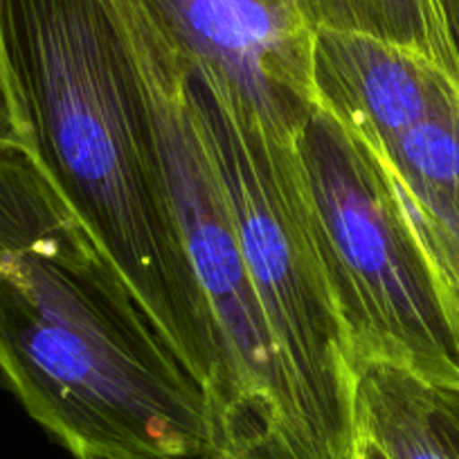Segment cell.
I'll return each instance as SVG.
<instances>
[{"instance_id": "obj_9", "label": "cell", "mask_w": 459, "mask_h": 459, "mask_svg": "<svg viewBox=\"0 0 459 459\" xmlns=\"http://www.w3.org/2000/svg\"><path fill=\"white\" fill-rule=\"evenodd\" d=\"M432 408L437 426L448 444L450 453L459 459V390L457 387L432 385Z\"/></svg>"}, {"instance_id": "obj_7", "label": "cell", "mask_w": 459, "mask_h": 459, "mask_svg": "<svg viewBox=\"0 0 459 459\" xmlns=\"http://www.w3.org/2000/svg\"><path fill=\"white\" fill-rule=\"evenodd\" d=\"M359 437L387 459H455L432 408V385L387 365L356 369Z\"/></svg>"}, {"instance_id": "obj_4", "label": "cell", "mask_w": 459, "mask_h": 459, "mask_svg": "<svg viewBox=\"0 0 459 459\" xmlns=\"http://www.w3.org/2000/svg\"><path fill=\"white\" fill-rule=\"evenodd\" d=\"M122 10L167 198L219 329L221 374L207 399L203 459H304L293 399L198 125L187 64L140 0H122Z\"/></svg>"}, {"instance_id": "obj_3", "label": "cell", "mask_w": 459, "mask_h": 459, "mask_svg": "<svg viewBox=\"0 0 459 459\" xmlns=\"http://www.w3.org/2000/svg\"><path fill=\"white\" fill-rule=\"evenodd\" d=\"M187 70L304 459H359L356 368L317 253L295 143L271 134L219 79L192 64Z\"/></svg>"}, {"instance_id": "obj_11", "label": "cell", "mask_w": 459, "mask_h": 459, "mask_svg": "<svg viewBox=\"0 0 459 459\" xmlns=\"http://www.w3.org/2000/svg\"><path fill=\"white\" fill-rule=\"evenodd\" d=\"M435 5L459 56V0H435Z\"/></svg>"}, {"instance_id": "obj_12", "label": "cell", "mask_w": 459, "mask_h": 459, "mask_svg": "<svg viewBox=\"0 0 459 459\" xmlns=\"http://www.w3.org/2000/svg\"><path fill=\"white\" fill-rule=\"evenodd\" d=\"M359 459H387V457L377 448V446L372 444V441L365 439V437H360L359 439Z\"/></svg>"}, {"instance_id": "obj_1", "label": "cell", "mask_w": 459, "mask_h": 459, "mask_svg": "<svg viewBox=\"0 0 459 459\" xmlns=\"http://www.w3.org/2000/svg\"><path fill=\"white\" fill-rule=\"evenodd\" d=\"M0 377L74 459H203L207 399L23 144H0Z\"/></svg>"}, {"instance_id": "obj_10", "label": "cell", "mask_w": 459, "mask_h": 459, "mask_svg": "<svg viewBox=\"0 0 459 459\" xmlns=\"http://www.w3.org/2000/svg\"><path fill=\"white\" fill-rule=\"evenodd\" d=\"M0 144H23L25 147V131L23 125H21V115L19 108H16L10 77H7L3 43H0Z\"/></svg>"}, {"instance_id": "obj_2", "label": "cell", "mask_w": 459, "mask_h": 459, "mask_svg": "<svg viewBox=\"0 0 459 459\" xmlns=\"http://www.w3.org/2000/svg\"><path fill=\"white\" fill-rule=\"evenodd\" d=\"M25 147L205 390L221 340L174 221L122 0H0Z\"/></svg>"}, {"instance_id": "obj_5", "label": "cell", "mask_w": 459, "mask_h": 459, "mask_svg": "<svg viewBox=\"0 0 459 459\" xmlns=\"http://www.w3.org/2000/svg\"><path fill=\"white\" fill-rule=\"evenodd\" d=\"M295 153L354 368L387 365L459 390V293L383 162L322 106Z\"/></svg>"}, {"instance_id": "obj_6", "label": "cell", "mask_w": 459, "mask_h": 459, "mask_svg": "<svg viewBox=\"0 0 459 459\" xmlns=\"http://www.w3.org/2000/svg\"><path fill=\"white\" fill-rule=\"evenodd\" d=\"M187 64L219 79L268 131L290 140L317 106L313 32L268 0H140Z\"/></svg>"}, {"instance_id": "obj_8", "label": "cell", "mask_w": 459, "mask_h": 459, "mask_svg": "<svg viewBox=\"0 0 459 459\" xmlns=\"http://www.w3.org/2000/svg\"><path fill=\"white\" fill-rule=\"evenodd\" d=\"M295 7L311 32L360 34L394 43L459 74L457 50L435 0H295Z\"/></svg>"}]
</instances>
